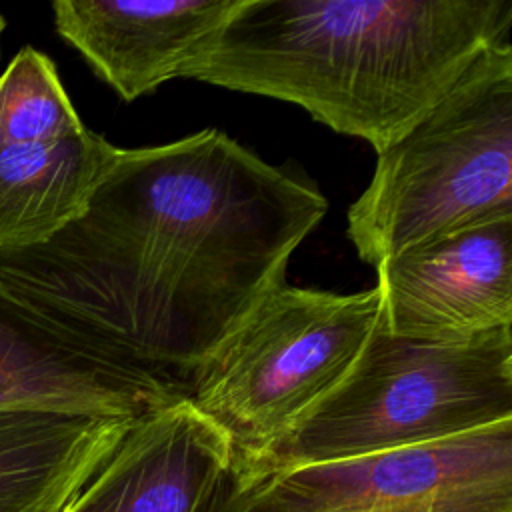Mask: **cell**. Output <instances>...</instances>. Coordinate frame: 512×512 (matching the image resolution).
<instances>
[{"label":"cell","instance_id":"6da1fadb","mask_svg":"<svg viewBox=\"0 0 512 512\" xmlns=\"http://www.w3.org/2000/svg\"><path fill=\"white\" fill-rule=\"evenodd\" d=\"M322 192L204 128L120 148L86 210L42 244L0 250V280L114 382L188 400L214 352L322 222Z\"/></svg>","mask_w":512,"mask_h":512},{"label":"cell","instance_id":"7a4b0ae2","mask_svg":"<svg viewBox=\"0 0 512 512\" xmlns=\"http://www.w3.org/2000/svg\"><path fill=\"white\" fill-rule=\"evenodd\" d=\"M510 34L512 0H242L178 78L292 102L380 154Z\"/></svg>","mask_w":512,"mask_h":512},{"label":"cell","instance_id":"3957f363","mask_svg":"<svg viewBox=\"0 0 512 512\" xmlns=\"http://www.w3.org/2000/svg\"><path fill=\"white\" fill-rule=\"evenodd\" d=\"M512 420V326L424 342L378 324L342 382L264 448L236 456L246 474L438 442Z\"/></svg>","mask_w":512,"mask_h":512},{"label":"cell","instance_id":"277c9868","mask_svg":"<svg viewBox=\"0 0 512 512\" xmlns=\"http://www.w3.org/2000/svg\"><path fill=\"white\" fill-rule=\"evenodd\" d=\"M512 218V40L486 48L392 146L348 208L360 260Z\"/></svg>","mask_w":512,"mask_h":512},{"label":"cell","instance_id":"5b68a950","mask_svg":"<svg viewBox=\"0 0 512 512\" xmlns=\"http://www.w3.org/2000/svg\"><path fill=\"white\" fill-rule=\"evenodd\" d=\"M380 318L376 288L336 294L282 284L200 370L190 402L252 454L334 390Z\"/></svg>","mask_w":512,"mask_h":512},{"label":"cell","instance_id":"8992f818","mask_svg":"<svg viewBox=\"0 0 512 512\" xmlns=\"http://www.w3.org/2000/svg\"><path fill=\"white\" fill-rule=\"evenodd\" d=\"M194 512H512V420L262 474L230 464Z\"/></svg>","mask_w":512,"mask_h":512},{"label":"cell","instance_id":"52a82bcc","mask_svg":"<svg viewBox=\"0 0 512 512\" xmlns=\"http://www.w3.org/2000/svg\"><path fill=\"white\" fill-rule=\"evenodd\" d=\"M374 268L392 336L454 342L512 326V218L420 242Z\"/></svg>","mask_w":512,"mask_h":512},{"label":"cell","instance_id":"ba28073f","mask_svg":"<svg viewBox=\"0 0 512 512\" xmlns=\"http://www.w3.org/2000/svg\"><path fill=\"white\" fill-rule=\"evenodd\" d=\"M230 436L190 400L138 416L62 512H194L232 464Z\"/></svg>","mask_w":512,"mask_h":512},{"label":"cell","instance_id":"9c48e42d","mask_svg":"<svg viewBox=\"0 0 512 512\" xmlns=\"http://www.w3.org/2000/svg\"><path fill=\"white\" fill-rule=\"evenodd\" d=\"M242 0H56L54 28L124 102L178 78Z\"/></svg>","mask_w":512,"mask_h":512},{"label":"cell","instance_id":"30bf717a","mask_svg":"<svg viewBox=\"0 0 512 512\" xmlns=\"http://www.w3.org/2000/svg\"><path fill=\"white\" fill-rule=\"evenodd\" d=\"M158 408L114 382L0 280V410L138 418Z\"/></svg>","mask_w":512,"mask_h":512},{"label":"cell","instance_id":"8fae6325","mask_svg":"<svg viewBox=\"0 0 512 512\" xmlns=\"http://www.w3.org/2000/svg\"><path fill=\"white\" fill-rule=\"evenodd\" d=\"M134 420L0 410V512H62Z\"/></svg>","mask_w":512,"mask_h":512},{"label":"cell","instance_id":"7c38bea8","mask_svg":"<svg viewBox=\"0 0 512 512\" xmlns=\"http://www.w3.org/2000/svg\"><path fill=\"white\" fill-rule=\"evenodd\" d=\"M118 146L84 128L34 144H0V250L42 244L76 220Z\"/></svg>","mask_w":512,"mask_h":512},{"label":"cell","instance_id":"4fadbf2b","mask_svg":"<svg viewBox=\"0 0 512 512\" xmlns=\"http://www.w3.org/2000/svg\"><path fill=\"white\" fill-rule=\"evenodd\" d=\"M84 128L52 58L20 48L0 74V144L52 142Z\"/></svg>","mask_w":512,"mask_h":512},{"label":"cell","instance_id":"5bb4252c","mask_svg":"<svg viewBox=\"0 0 512 512\" xmlns=\"http://www.w3.org/2000/svg\"><path fill=\"white\" fill-rule=\"evenodd\" d=\"M6 30V18L0 14V60H2V34Z\"/></svg>","mask_w":512,"mask_h":512}]
</instances>
